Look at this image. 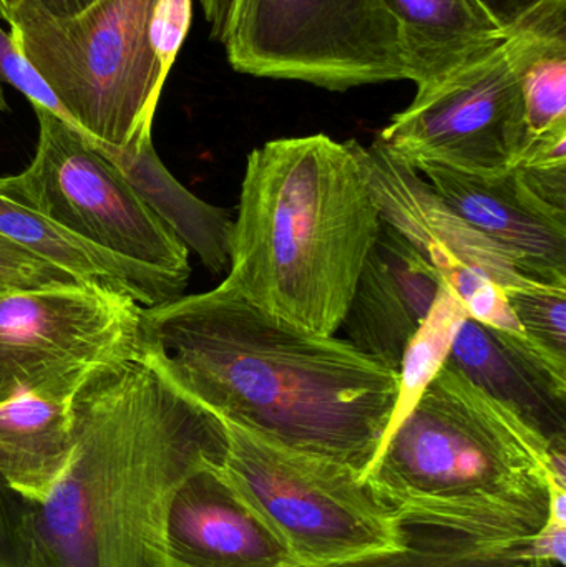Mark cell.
I'll list each match as a JSON object with an SVG mask.
<instances>
[{"label": "cell", "mask_w": 566, "mask_h": 567, "mask_svg": "<svg viewBox=\"0 0 566 567\" xmlns=\"http://www.w3.org/2000/svg\"><path fill=\"white\" fill-rule=\"evenodd\" d=\"M140 349L218 419L362 476L398 403L399 370L341 337L272 319L222 286L145 307Z\"/></svg>", "instance_id": "cell-1"}, {"label": "cell", "mask_w": 566, "mask_h": 567, "mask_svg": "<svg viewBox=\"0 0 566 567\" xmlns=\"http://www.w3.org/2000/svg\"><path fill=\"white\" fill-rule=\"evenodd\" d=\"M69 465L42 502L16 498L13 567H168L179 483L225 462L222 420L140 357L96 367L72 399Z\"/></svg>", "instance_id": "cell-2"}, {"label": "cell", "mask_w": 566, "mask_h": 567, "mask_svg": "<svg viewBox=\"0 0 566 567\" xmlns=\"http://www.w3.org/2000/svg\"><path fill=\"white\" fill-rule=\"evenodd\" d=\"M359 145L318 133L253 150L219 286L272 319L338 333L382 223Z\"/></svg>", "instance_id": "cell-3"}, {"label": "cell", "mask_w": 566, "mask_h": 567, "mask_svg": "<svg viewBox=\"0 0 566 567\" xmlns=\"http://www.w3.org/2000/svg\"><path fill=\"white\" fill-rule=\"evenodd\" d=\"M550 452L515 410L445 362L364 480L408 528L524 546L550 515Z\"/></svg>", "instance_id": "cell-4"}, {"label": "cell", "mask_w": 566, "mask_h": 567, "mask_svg": "<svg viewBox=\"0 0 566 567\" xmlns=\"http://www.w3.org/2000/svg\"><path fill=\"white\" fill-rule=\"evenodd\" d=\"M156 0H95L55 17L32 0L10 6V35L73 123L123 148L152 135L163 82L150 49Z\"/></svg>", "instance_id": "cell-5"}, {"label": "cell", "mask_w": 566, "mask_h": 567, "mask_svg": "<svg viewBox=\"0 0 566 567\" xmlns=\"http://www.w3.org/2000/svg\"><path fill=\"white\" fill-rule=\"evenodd\" d=\"M219 420L226 432V475L299 566L339 565L408 545V526L358 470Z\"/></svg>", "instance_id": "cell-6"}, {"label": "cell", "mask_w": 566, "mask_h": 567, "mask_svg": "<svg viewBox=\"0 0 566 567\" xmlns=\"http://www.w3.org/2000/svg\"><path fill=\"white\" fill-rule=\"evenodd\" d=\"M222 45L236 72L332 92L408 80L384 0H236Z\"/></svg>", "instance_id": "cell-7"}, {"label": "cell", "mask_w": 566, "mask_h": 567, "mask_svg": "<svg viewBox=\"0 0 566 567\" xmlns=\"http://www.w3.org/2000/svg\"><path fill=\"white\" fill-rule=\"evenodd\" d=\"M25 172L0 178V196L76 238L140 265L192 276L189 251L142 202L95 140L43 106Z\"/></svg>", "instance_id": "cell-8"}, {"label": "cell", "mask_w": 566, "mask_h": 567, "mask_svg": "<svg viewBox=\"0 0 566 567\" xmlns=\"http://www.w3.org/2000/svg\"><path fill=\"white\" fill-rule=\"evenodd\" d=\"M96 287L0 286V403L22 393H72L96 367L142 357V310Z\"/></svg>", "instance_id": "cell-9"}, {"label": "cell", "mask_w": 566, "mask_h": 567, "mask_svg": "<svg viewBox=\"0 0 566 567\" xmlns=\"http://www.w3.org/2000/svg\"><path fill=\"white\" fill-rule=\"evenodd\" d=\"M378 140L412 168L441 165L478 175L515 168L528 128L504 43L419 86Z\"/></svg>", "instance_id": "cell-10"}, {"label": "cell", "mask_w": 566, "mask_h": 567, "mask_svg": "<svg viewBox=\"0 0 566 567\" xmlns=\"http://www.w3.org/2000/svg\"><path fill=\"white\" fill-rule=\"evenodd\" d=\"M382 221L418 249L454 290L465 310L488 287L531 282L504 252L461 218L431 183L395 158L379 140L359 145Z\"/></svg>", "instance_id": "cell-11"}, {"label": "cell", "mask_w": 566, "mask_h": 567, "mask_svg": "<svg viewBox=\"0 0 566 567\" xmlns=\"http://www.w3.org/2000/svg\"><path fill=\"white\" fill-rule=\"evenodd\" d=\"M445 203L531 282L566 286V213L538 198L517 169L478 175L419 166Z\"/></svg>", "instance_id": "cell-12"}, {"label": "cell", "mask_w": 566, "mask_h": 567, "mask_svg": "<svg viewBox=\"0 0 566 567\" xmlns=\"http://www.w3.org/2000/svg\"><path fill=\"white\" fill-rule=\"evenodd\" d=\"M168 567H301L223 463L179 483L166 513Z\"/></svg>", "instance_id": "cell-13"}, {"label": "cell", "mask_w": 566, "mask_h": 567, "mask_svg": "<svg viewBox=\"0 0 566 567\" xmlns=\"http://www.w3.org/2000/svg\"><path fill=\"white\" fill-rule=\"evenodd\" d=\"M442 284L438 269L382 221L342 322L344 339L391 369H401L405 349L428 319Z\"/></svg>", "instance_id": "cell-14"}, {"label": "cell", "mask_w": 566, "mask_h": 567, "mask_svg": "<svg viewBox=\"0 0 566 567\" xmlns=\"http://www.w3.org/2000/svg\"><path fill=\"white\" fill-rule=\"evenodd\" d=\"M445 362L515 410L552 445L566 443V377L555 372L522 332L467 317Z\"/></svg>", "instance_id": "cell-15"}, {"label": "cell", "mask_w": 566, "mask_h": 567, "mask_svg": "<svg viewBox=\"0 0 566 567\" xmlns=\"http://www.w3.org/2000/svg\"><path fill=\"white\" fill-rule=\"evenodd\" d=\"M0 238L62 269L83 286L153 307L178 299L189 278L103 251L43 216L0 196Z\"/></svg>", "instance_id": "cell-16"}, {"label": "cell", "mask_w": 566, "mask_h": 567, "mask_svg": "<svg viewBox=\"0 0 566 567\" xmlns=\"http://www.w3.org/2000/svg\"><path fill=\"white\" fill-rule=\"evenodd\" d=\"M72 395L22 393L0 403V483L27 502H42L69 465Z\"/></svg>", "instance_id": "cell-17"}, {"label": "cell", "mask_w": 566, "mask_h": 567, "mask_svg": "<svg viewBox=\"0 0 566 567\" xmlns=\"http://www.w3.org/2000/svg\"><path fill=\"white\" fill-rule=\"evenodd\" d=\"M401 30L408 80L424 86L501 45L507 32L481 0H384Z\"/></svg>", "instance_id": "cell-18"}, {"label": "cell", "mask_w": 566, "mask_h": 567, "mask_svg": "<svg viewBox=\"0 0 566 567\" xmlns=\"http://www.w3.org/2000/svg\"><path fill=\"white\" fill-rule=\"evenodd\" d=\"M95 145L163 225L188 251L196 252L209 272L222 275L228 269L235 219L226 209L196 198L165 168L156 155L152 135L123 148L96 142Z\"/></svg>", "instance_id": "cell-19"}, {"label": "cell", "mask_w": 566, "mask_h": 567, "mask_svg": "<svg viewBox=\"0 0 566 567\" xmlns=\"http://www.w3.org/2000/svg\"><path fill=\"white\" fill-rule=\"evenodd\" d=\"M504 47L524 96L527 145L564 138L566 0H537L508 29Z\"/></svg>", "instance_id": "cell-20"}, {"label": "cell", "mask_w": 566, "mask_h": 567, "mask_svg": "<svg viewBox=\"0 0 566 567\" xmlns=\"http://www.w3.org/2000/svg\"><path fill=\"white\" fill-rule=\"evenodd\" d=\"M408 545L326 567H555L538 561L524 546H491L438 532L408 528Z\"/></svg>", "instance_id": "cell-21"}, {"label": "cell", "mask_w": 566, "mask_h": 567, "mask_svg": "<svg viewBox=\"0 0 566 567\" xmlns=\"http://www.w3.org/2000/svg\"><path fill=\"white\" fill-rule=\"evenodd\" d=\"M467 317L462 300L455 296L451 287L442 284L428 319L409 342L402 357L398 403L388 433L408 415L409 410L424 393L425 386L442 369L451 352L455 333Z\"/></svg>", "instance_id": "cell-22"}, {"label": "cell", "mask_w": 566, "mask_h": 567, "mask_svg": "<svg viewBox=\"0 0 566 567\" xmlns=\"http://www.w3.org/2000/svg\"><path fill=\"white\" fill-rule=\"evenodd\" d=\"M504 293L522 336L566 377V286L522 282L504 287Z\"/></svg>", "instance_id": "cell-23"}, {"label": "cell", "mask_w": 566, "mask_h": 567, "mask_svg": "<svg viewBox=\"0 0 566 567\" xmlns=\"http://www.w3.org/2000/svg\"><path fill=\"white\" fill-rule=\"evenodd\" d=\"M193 19V0H156L150 19V49L163 82L168 79Z\"/></svg>", "instance_id": "cell-24"}, {"label": "cell", "mask_w": 566, "mask_h": 567, "mask_svg": "<svg viewBox=\"0 0 566 567\" xmlns=\"http://www.w3.org/2000/svg\"><path fill=\"white\" fill-rule=\"evenodd\" d=\"M0 83H9L10 86L25 95L30 105L43 106L79 128L66 115L65 110L60 105L52 90L43 82L42 76L23 59L10 32H6L2 27H0Z\"/></svg>", "instance_id": "cell-25"}, {"label": "cell", "mask_w": 566, "mask_h": 567, "mask_svg": "<svg viewBox=\"0 0 566 567\" xmlns=\"http://www.w3.org/2000/svg\"><path fill=\"white\" fill-rule=\"evenodd\" d=\"M73 284L80 282L62 269L23 251L6 238H0V286L45 289Z\"/></svg>", "instance_id": "cell-26"}, {"label": "cell", "mask_w": 566, "mask_h": 567, "mask_svg": "<svg viewBox=\"0 0 566 567\" xmlns=\"http://www.w3.org/2000/svg\"><path fill=\"white\" fill-rule=\"evenodd\" d=\"M528 553L538 561L555 567L566 565V525L548 519L544 528L528 542Z\"/></svg>", "instance_id": "cell-27"}, {"label": "cell", "mask_w": 566, "mask_h": 567, "mask_svg": "<svg viewBox=\"0 0 566 567\" xmlns=\"http://www.w3.org/2000/svg\"><path fill=\"white\" fill-rule=\"evenodd\" d=\"M17 496L0 483V567H13L12 512Z\"/></svg>", "instance_id": "cell-28"}, {"label": "cell", "mask_w": 566, "mask_h": 567, "mask_svg": "<svg viewBox=\"0 0 566 567\" xmlns=\"http://www.w3.org/2000/svg\"><path fill=\"white\" fill-rule=\"evenodd\" d=\"M198 2L209 25V37L216 42L223 43L226 32H228L236 0H198Z\"/></svg>", "instance_id": "cell-29"}, {"label": "cell", "mask_w": 566, "mask_h": 567, "mask_svg": "<svg viewBox=\"0 0 566 567\" xmlns=\"http://www.w3.org/2000/svg\"><path fill=\"white\" fill-rule=\"evenodd\" d=\"M502 29L508 32L531 10L537 0H481Z\"/></svg>", "instance_id": "cell-30"}, {"label": "cell", "mask_w": 566, "mask_h": 567, "mask_svg": "<svg viewBox=\"0 0 566 567\" xmlns=\"http://www.w3.org/2000/svg\"><path fill=\"white\" fill-rule=\"evenodd\" d=\"M17 0H6L7 6H12ZM39 3L43 10L55 17H72L92 6L95 0H32Z\"/></svg>", "instance_id": "cell-31"}, {"label": "cell", "mask_w": 566, "mask_h": 567, "mask_svg": "<svg viewBox=\"0 0 566 567\" xmlns=\"http://www.w3.org/2000/svg\"><path fill=\"white\" fill-rule=\"evenodd\" d=\"M0 20H3V22L9 20V6H7L6 0H0Z\"/></svg>", "instance_id": "cell-32"}, {"label": "cell", "mask_w": 566, "mask_h": 567, "mask_svg": "<svg viewBox=\"0 0 566 567\" xmlns=\"http://www.w3.org/2000/svg\"><path fill=\"white\" fill-rule=\"evenodd\" d=\"M9 112V105H7L6 95H3L2 83H0V115Z\"/></svg>", "instance_id": "cell-33"}]
</instances>
